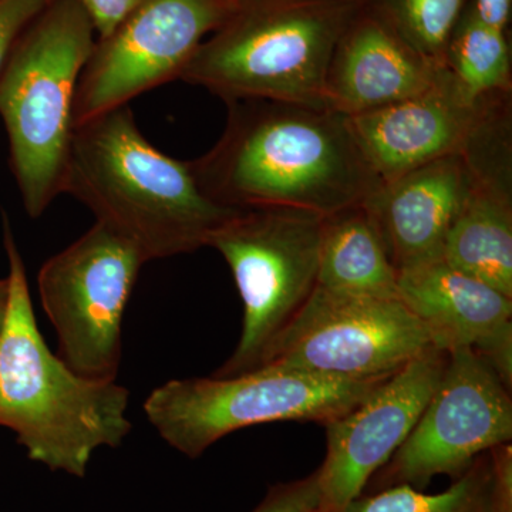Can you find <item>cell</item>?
<instances>
[{
	"label": "cell",
	"mask_w": 512,
	"mask_h": 512,
	"mask_svg": "<svg viewBox=\"0 0 512 512\" xmlns=\"http://www.w3.org/2000/svg\"><path fill=\"white\" fill-rule=\"evenodd\" d=\"M491 466L493 512H512V446L501 444L488 451Z\"/></svg>",
	"instance_id": "d4e9b609"
},
{
	"label": "cell",
	"mask_w": 512,
	"mask_h": 512,
	"mask_svg": "<svg viewBox=\"0 0 512 512\" xmlns=\"http://www.w3.org/2000/svg\"><path fill=\"white\" fill-rule=\"evenodd\" d=\"M92 22L97 40L106 39L144 0H76Z\"/></svg>",
	"instance_id": "cb8c5ba5"
},
{
	"label": "cell",
	"mask_w": 512,
	"mask_h": 512,
	"mask_svg": "<svg viewBox=\"0 0 512 512\" xmlns=\"http://www.w3.org/2000/svg\"><path fill=\"white\" fill-rule=\"evenodd\" d=\"M511 390L474 350L447 353L439 386L412 433L363 493L396 485L424 491L437 476L457 480L478 457L511 443Z\"/></svg>",
	"instance_id": "30bf717a"
},
{
	"label": "cell",
	"mask_w": 512,
	"mask_h": 512,
	"mask_svg": "<svg viewBox=\"0 0 512 512\" xmlns=\"http://www.w3.org/2000/svg\"><path fill=\"white\" fill-rule=\"evenodd\" d=\"M431 348L429 333L399 298L318 286L262 367L367 382L387 379Z\"/></svg>",
	"instance_id": "9c48e42d"
},
{
	"label": "cell",
	"mask_w": 512,
	"mask_h": 512,
	"mask_svg": "<svg viewBox=\"0 0 512 512\" xmlns=\"http://www.w3.org/2000/svg\"><path fill=\"white\" fill-rule=\"evenodd\" d=\"M3 244L10 301L0 333V427L15 431L30 460L84 478L94 450L119 447L130 434V392L116 380L77 375L47 348L6 215Z\"/></svg>",
	"instance_id": "3957f363"
},
{
	"label": "cell",
	"mask_w": 512,
	"mask_h": 512,
	"mask_svg": "<svg viewBox=\"0 0 512 512\" xmlns=\"http://www.w3.org/2000/svg\"><path fill=\"white\" fill-rule=\"evenodd\" d=\"M441 69L359 8L330 60L326 103L349 117L382 109L426 92Z\"/></svg>",
	"instance_id": "2e32d148"
},
{
	"label": "cell",
	"mask_w": 512,
	"mask_h": 512,
	"mask_svg": "<svg viewBox=\"0 0 512 512\" xmlns=\"http://www.w3.org/2000/svg\"><path fill=\"white\" fill-rule=\"evenodd\" d=\"M397 278L399 274L363 205L323 217L318 286L393 299L399 298Z\"/></svg>",
	"instance_id": "ac0fdd59"
},
{
	"label": "cell",
	"mask_w": 512,
	"mask_h": 512,
	"mask_svg": "<svg viewBox=\"0 0 512 512\" xmlns=\"http://www.w3.org/2000/svg\"><path fill=\"white\" fill-rule=\"evenodd\" d=\"M73 195L126 238L147 262L208 247L238 211L201 190L190 161L165 156L144 137L130 107L74 127L62 194Z\"/></svg>",
	"instance_id": "7a4b0ae2"
},
{
	"label": "cell",
	"mask_w": 512,
	"mask_h": 512,
	"mask_svg": "<svg viewBox=\"0 0 512 512\" xmlns=\"http://www.w3.org/2000/svg\"><path fill=\"white\" fill-rule=\"evenodd\" d=\"M447 353L431 348L387 377L348 413L323 424L326 456L318 468L322 508L338 512L365 491L412 433L439 386Z\"/></svg>",
	"instance_id": "7c38bea8"
},
{
	"label": "cell",
	"mask_w": 512,
	"mask_h": 512,
	"mask_svg": "<svg viewBox=\"0 0 512 512\" xmlns=\"http://www.w3.org/2000/svg\"><path fill=\"white\" fill-rule=\"evenodd\" d=\"M9 301V279H0V333H2L3 326H5L6 318H8Z\"/></svg>",
	"instance_id": "4316f807"
},
{
	"label": "cell",
	"mask_w": 512,
	"mask_h": 512,
	"mask_svg": "<svg viewBox=\"0 0 512 512\" xmlns=\"http://www.w3.org/2000/svg\"><path fill=\"white\" fill-rule=\"evenodd\" d=\"M473 184L463 154H450L380 184L363 202L397 274L443 258Z\"/></svg>",
	"instance_id": "9a60e30c"
},
{
	"label": "cell",
	"mask_w": 512,
	"mask_h": 512,
	"mask_svg": "<svg viewBox=\"0 0 512 512\" xmlns=\"http://www.w3.org/2000/svg\"><path fill=\"white\" fill-rule=\"evenodd\" d=\"M323 215L296 208L238 211L208 241L231 274L244 306L234 353L212 376L232 377L264 365L276 340L318 288Z\"/></svg>",
	"instance_id": "52a82bcc"
},
{
	"label": "cell",
	"mask_w": 512,
	"mask_h": 512,
	"mask_svg": "<svg viewBox=\"0 0 512 512\" xmlns=\"http://www.w3.org/2000/svg\"><path fill=\"white\" fill-rule=\"evenodd\" d=\"M473 0H359L419 55L444 67L448 42Z\"/></svg>",
	"instance_id": "44dd1931"
},
{
	"label": "cell",
	"mask_w": 512,
	"mask_h": 512,
	"mask_svg": "<svg viewBox=\"0 0 512 512\" xmlns=\"http://www.w3.org/2000/svg\"><path fill=\"white\" fill-rule=\"evenodd\" d=\"M359 0H235L180 80L227 101L326 103V76Z\"/></svg>",
	"instance_id": "277c9868"
},
{
	"label": "cell",
	"mask_w": 512,
	"mask_h": 512,
	"mask_svg": "<svg viewBox=\"0 0 512 512\" xmlns=\"http://www.w3.org/2000/svg\"><path fill=\"white\" fill-rule=\"evenodd\" d=\"M400 301L440 352L470 349L512 389V298L439 258L404 269Z\"/></svg>",
	"instance_id": "4fadbf2b"
},
{
	"label": "cell",
	"mask_w": 512,
	"mask_h": 512,
	"mask_svg": "<svg viewBox=\"0 0 512 512\" xmlns=\"http://www.w3.org/2000/svg\"><path fill=\"white\" fill-rule=\"evenodd\" d=\"M144 264L131 242L96 222L40 269V301L55 326L57 356L77 375L117 379L121 323Z\"/></svg>",
	"instance_id": "ba28073f"
},
{
	"label": "cell",
	"mask_w": 512,
	"mask_h": 512,
	"mask_svg": "<svg viewBox=\"0 0 512 512\" xmlns=\"http://www.w3.org/2000/svg\"><path fill=\"white\" fill-rule=\"evenodd\" d=\"M443 258L512 298V185L474 178Z\"/></svg>",
	"instance_id": "e0dca14e"
},
{
	"label": "cell",
	"mask_w": 512,
	"mask_h": 512,
	"mask_svg": "<svg viewBox=\"0 0 512 512\" xmlns=\"http://www.w3.org/2000/svg\"><path fill=\"white\" fill-rule=\"evenodd\" d=\"M225 104L220 140L190 161L212 201L235 210L296 208L326 217L362 205L382 184L346 114L268 99Z\"/></svg>",
	"instance_id": "6da1fadb"
},
{
	"label": "cell",
	"mask_w": 512,
	"mask_h": 512,
	"mask_svg": "<svg viewBox=\"0 0 512 512\" xmlns=\"http://www.w3.org/2000/svg\"><path fill=\"white\" fill-rule=\"evenodd\" d=\"M487 97L468 99L443 67L426 92L352 116L350 123L367 164L387 183L437 158L463 153Z\"/></svg>",
	"instance_id": "5bb4252c"
},
{
	"label": "cell",
	"mask_w": 512,
	"mask_h": 512,
	"mask_svg": "<svg viewBox=\"0 0 512 512\" xmlns=\"http://www.w3.org/2000/svg\"><path fill=\"white\" fill-rule=\"evenodd\" d=\"M50 0H0V73L30 22Z\"/></svg>",
	"instance_id": "603a6c76"
},
{
	"label": "cell",
	"mask_w": 512,
	"mask_h": 512,
	"mask_svg": "<svg viewBox=\"0 0 512 512\" xmlns=\"http://www.w3.org/2000/svg\"><path fill=\"white\" fill-rule=\"evenodd\" d=\"M319 471L308 477L272 485L264 500L252 512H320Z\"/></svg>",
	"instance_id": "7402d4cb"
},
{
	"label": "cell",
	"mask_w": 512,
	"mask_h": 512,
	"mask_svg": "<svg viewBox=\"0 0 512 512\" xmlns=\"http://www.w3.org/2000/svg\"><path fill=\"white\" fill-rule=\"evenodd\" d=\"M382 382L326 379L264 366L239 376L170 380L147 397L144 413L168 446L198 458L228 434L258 424L323 426L348 413Z\"/></svg>",
	"instance_id": "8992f818"
},
{
	"label": "cell",
	"mask_w": 512,
	"mask_h": 512,
	"mask_svg": "<svg viewBox=\"0 0 512 512\" xmlns=\"http://www.w3.org/2000/svg\"><path fill=\"white\" fill-rule=\"evenodd\" d=\"M444 67L470 100L512 92L507 30L485 25L468 6L448 42Z\"/></svg>",
	"instance_id": "d6986e66"
},
{
	"label": "cell",
	"mask_w": 512,
	"mask_h": 512,
	"mask_svg": "<svg viewBox=\"0 0 512 512\" xmlns=\"http://www.w3.org/2000/svg\"><path fill=\"white\" fill-rule=\"evenodd\" d=\"M338 512H493L491 466L487 454L440 494H427L409 485H396L353 498Z\"/></svg>",
	"instance_id": "ffe728a7"
},
{
	"label": "cell",
	"mask_w": 512,
	"mask_h": 512,
	"mask_svg": "<svg viewBox=\"0 0 512 512\" xmlns=\"http://www.w3.org/2000/svg\"><path fill=\"white\" fill-rule=\"evenodd\" d=\"M94 37L92 22L76 0H50L0 73V117L29 217L39 218L62 194L77 84Z\"/></svg>",
	"instance_id": "5b68a950"
},
{
	"label": "cell",
	"mask_w": 512,
	"mask_h": 512,
	"mask_svg": "<svg viewBox=\"0 0 512 512\" xmlns=\"http://www.w3.org/2000/svg\"><path fill=\"white\" fill-rule=\"evenodd\" d=\"M477 18L495 29L507 30L511 19L512 0H473Z\"/></svg>",
	"instance_id": "484cf974"
},
{
	"label": "cell",
	"mask_w": 512,
	"mask_h": 512,
	"mask_svg": "<svg viewBox=\"0 0 512 512\" xmlns=\"http://www.w3.org/2000/svg\"><path fill=\"white\" fill-rule=\"evenodd\" d=\"M234 3L144 0L109 37L96 40L77 84L74 127L180 79Z\"/></svg>",
	"instance_id": "8fae6325"
}]
</instances>
